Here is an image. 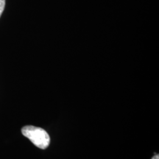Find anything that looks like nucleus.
I'll return each instance as SVG.
<instances>
[{
  "mask_svg": "<svg viewBox=\"0 0 159 159\" xmlns=\"http://www.w3.org/2000/svg\"><path fill=\"white\" fill-rule=\"evenodd\" d=\"M21 133L29 139L33 144L40 149L48 148L50 143V137L43 129L33 125H27L21 129Z\"/></svg>",
  "mask_w": 159,
  "mask_h": 159,
  "instance_id": "1",
  "label": "nucleus"
},
{
  "mask_svg": "<svg viewBox=\"0 0 159 159\" xmlns=\"http://www.w3.org/2000/svg\"><path fill=\"white\" fill-rule=\"evenodd\" d=\"M5 0H0V16L5 9Z\"/></svg>",
  "mask_w": 159,
  "mask_h": 159,
  "instance_id": "2",
  "label": "nucleus"
},
{
  "mask_svg": "<svg viewBox=\"0 0 159 159\" xmlns=\"http://www.w3.org/2000/svg\"><path fill=\"white\" fill-rule=\"evenodd\" d=\"M152 159H159V156L158 154H156L153 157H152Z\"/></svg>",
  "mask_w": 159,
  "mask_h": 159,
  "instance_id": "3",
  "label": "nucleus"
}]
</instances>
